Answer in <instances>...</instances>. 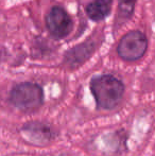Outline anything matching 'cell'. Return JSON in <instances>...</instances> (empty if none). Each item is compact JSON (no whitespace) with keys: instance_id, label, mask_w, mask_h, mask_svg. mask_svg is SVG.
Listing matches in <instances>:
<instances>
[{"instance_id":"6da1fadb","label":"cell","mask_w":155,"mask_h":156,"mask_svg":"<svg viewBox=\"0 0 155 156\" xmlns=\"http://www.w3.org/2000/svg\"><path fill=\"white\" fill-rule=\"evenodd\" d=\"M90 90L98 108L113 109L121 102L124 85L112 74H102L90 81Z\"/></svg>"},{"instance_id":"7a4b0ae2","label":"cell","mask_w":155,"mask_h":156,"mask_svg":"<svg viewBox=\"0 0 155 156\" xmlns=\"http://www.w3.org/2000/svg\"><path fill=\"white\" fill-rule=\"evenodd\" d=\"M11 104L21 112H33L44 102V91L38 84L25 82L15 85L9 97Z\"/></svg>"},{"instance_id":"3957f363","label":"cell","mask_w":155,"mask_h":156,"mask_svg":"<svg viewBox=\"0 0 155 156\" xmlns=\"http://www.w3.org/2000/svg\"><path fill=\"white\" fill-rule=\"evenodd\" d=\"M148 48L146 36L139 31L126 33L119 41L117 51L119 56L124 61H136L143 58Z\"/></svg>"},{"instance_id":"277c9868","label":"cell","mask_w":155,"mask_h":156,"mask_svg":"<svg viewBox=\"0 0 155 156\" xmlns=\"http://www.w3.org/2000/svg\"><path fill=\"white\" fill-rule=\"evenodd\" d=\"M46 26L53 36L63 38L72 30V20L64 9L54 6L46 17Z\"/></svg>"},{"instance_id":"5b68a950","label":"cell","mask_w":155,"mask_h":156,"mask_svg":"<svg viewBox=\"0 0 155 156\" xmlns=\"http://www.w3.org/2000/svg\"><path fill=\"white\" fill-rule=\"evenodd\" d=\"M21 132L29 141L37 146H41L51 141L54 137L53 131L49 125L37 121L26 123L21 127Z\"/></svg>"},{"instance_id":"8992f818","label":"cell","mask_w":155,"mask_h":156,"mask_svg":"<svg viewBox=\"0 0 155 156\" xmlns=\"http://www.w3.org/2000/svg\"><path fill=\"white\" fill-rule=\"evenodd\" d=\"M112 4L113 0H93L86 6V13L93 20H103L110 14Z\"/></svg>"},{"instance_id":"52a82bcc","label":"cell","mask_w":155,"mask_h":156,"mask_svg":"<svg viewBox=\"0 0 155 156\" xmlns=\"http://www.w3.org/2000/svg\"><path fill=\"white\" fill-rule=\"evenodd\" d=\"M136 0H118L119 4V14L123 18H130L134 11Z\"/></svg>"}]
</instances>
